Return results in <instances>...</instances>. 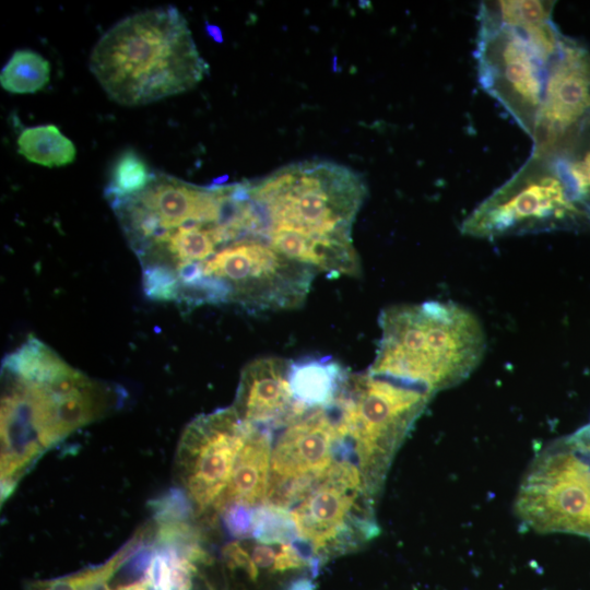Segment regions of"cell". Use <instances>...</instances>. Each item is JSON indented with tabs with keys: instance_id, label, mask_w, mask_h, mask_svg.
Instances as JSON below:
<instances>
[{
	"instance_id": "1",
	"label": "cell",
	"mask_w": 590,
	"mask_h": 590,
	"mask_svg": "<svg viewBox=\"0 0 590 590\" xmlns=\"http://www.w3.org/2000/svg\"><path fill=\"white\" fill-rule=\"evenodd\" d=\"M118 387L92 379L54 350L27 353L2 369L1 500L51 447L119 408Z\"/></svg>"
},
{
	"instance_id": "2",
	"label": "cell",
	"mask_w": 590,
	"mask_h": 590,
	"mask_svg": "<svg viewBox=\"0 0 590 590\" xmlns=\"http://www.w3.org/2000/svg\"><path fill=\"white\" fill-rule=\"evenodd\" d=\"M184 15L173 5L130 14L94 45L90 70L123 106L148 105L194 87L206 74Z\"/></svg>"
},
{
	"instance_id": "3",
	"label": "cell",
	"mask_w": 590,
	"mask_h": 590,
	"mask_svg": "<svg viewBox=\"0 0 590 590\" xmlns=\"http://www.w3.org/2000/svg\"><path fill=\"white\" fill-rule=\"evenodd\" d=\"M379 326L381 334L368 371L432 394L465 380L485 353L481 321L456 303L390 306L381 311Z\"/></svg>"
},
{
	"instance_id": "4",
	"label": "cell",
	"mask_w": 590,
	"mask_h": 590,
	"mask_svg": "<svg viewBox=\"0 0 590 590\" xmlns=\"http://www.w3.org/2000/svg\"><path fill=\"white\" fill-rule=\"evenodd\" d=\"M246 186L262 239L270 231L284 229L352 243V226L367 193L357 173L322 161L292 164Z\"/></svg>"
},
{
	"instance_id": "5",
	"label": "cell",
	"mask_w": 590,
	"mask_h": 590,
	"mask_svg": "<svg viewBox=\"0 0 590 590\" xmlns=\"http://www.w3.org/2000/svg\"><path fill=\"white\" fill-rule=\"evenodd\" d=\"M316 273L314 268L280 253L267 240L246 237L224 245L200 264L180 269L178 302L292 309L303 304Z\"/></svg>"
},
{
	"instance_id": "6",
	"label": "cell",
	"mask_w": 590,
	"mask_h": 590,
	"mask_svg": "<svg viewBox=\"0 0 590 590\" xmlns=\"http://www.w3.org/2000/svg\"><path fill=\"white\" fill-rule=\"evenodd\" d=\"M434 394L366 371L350 375L333 404L338 427L377 497L392 459Z\"/></svg>"
},
{
	"instance_id": "7",
	"label": "cell",
	"mask_w": 590,
	"mask_h": 590,
	"mask_svg": "<svg viewBox=\"0 0 590 590\" xmlns=\"http://www.w3.org/2000/svg\"><path fill=\"white\" fill-rule=\"evenodd\" d=\"M586 231H590V213L553 156L532 153L460 226L462 235L482 239Z\"/></svg>"
},
{
	"instance_id": "8",
	"label": "cell",
	"mask_w": 590,
	"mask_h": 590,
	"mask_svg": "<svg viewBox=\"0 0 590 590\" xmlns=\"http://www.w3.org/2000/svg\"><path fill=\"white\" fill-rule=\"evenodd\" d=\"M363 475L346 456H338L288 510L298 545L320 567L379 533L375 499Z\"/></svg>"
},
{
	"instance_id": "9",
	"label": "cell",
	"mask_w": 590,
	"mask_h": 590,
	"mask_svg": "<svg viewBox=\"0 0 590 590\" xmlns=\"http://www.w3.org/2000/svg\"><path fill=\"white\" fill-rule=\"evenodd\" d=\"M563 37L553 21L530 27L479 26V83L530 137L542 104L547 67Z\"/></svg>"
},
{
	"instance_id": "10",
	"label": "cell",
	"mask_w": 590,
	"mask_h": 590,
	"mask_svg": "<svg viewBox=\"0 0 590 590\" xmlns=\"http://www.w3.org/2000/svg\"><path fill=\"white\" fill-rule=\"evenodd\" d=\"M515 510L534 531L590 539V422L536 455L519 487Z\"/></svg>"
},
{
	"instance_id": "11",
	"label": "cell",
	"mask_w": 590,
	"mask_h": 590,
	"mask_svg": "<svg viewBox=\"0 0 590 590\" xmlns=\"http://www.w3.org/2000/svg\"><path fill=\"white\" fill-rule=\"evenodd\" d=\"M239 200L238 184L200 187L155 172L143 191L110 205L137 253L155 238L186 224L231 223Z\"/></svg>"
},
{
	"instance_id": "12",
	"label": "cell",
	"mask_w": 590,
	"mask_h": 590,
	"mask_svg": "<svg viewBox=\"0 0 590 590\" xmlns=\"http://www.w3.org/2000/svg\"><path fill=\"white\" fill-rule=\"evenodd\" d=\"M249 425L233 406L192 420L174 459V479L194 518L205 520L226 488Z\"/></svg>"
},
{
	"instance_id": "13",
	"label": "cell",
	"mask_w": 590,
	"mask_h": 590,
	"mask_svg": "<svg viewBox=\"0 0 590 590\" xmlns=\"http://www.w3.org/2000/svg\"><path fill=\"white\" fill-rule=\"evenodd\" d=\"M282 428L272 446L263 504L290 510L334 461L344 439L333 405L310 410Z\"/></svg>"
},
{
	"instance_id": "14",
	"label": "cell",
	"mask_w": 590,
	"mask_h": 590,
	"mask_svg": "<svg viewBox=\"0 0 590 590\" xmlns=\"http://www.w3.org/2000/svg\"><path fill=\"white\" fill-rule=\"evenodd\" d=\"M589 122L590 49L564 35L547 67L542 104L531 134V153H552Z\"/></svg>"
},
{
	"instance_id": "15",
	"label": "cell",
	"mask_w": 590,
	"mask_h": 590,
	"mask_svg": "<svg viewBox=\"0 0 590 590\" xmlns=\"http://www.w3.org/2000/svg\"><path fill=\"white\" fill-rule=\"evenodd\" d=\"M290 361L262 357L241 371L233 408L239 418L252 426L283 427L310 410L298 405L288 382Z\"/></svg>"
},
{
	"instance_id": "16",
	"label": "cell",
	"mask_w": 590,
	"mask_h": 590,
	"mask_svg": "<svg viewBox=\"0 0 590 590\" xmlns=\"http://www.w3.org/2000/svg\"><path fill=\"white\" fill-rule=\"evenodd\" d=\"M271 452L272 429L249 425V432L237 455L228 484L205 520L215 519L232 505L255 508L264 503Z\"/></svg>"
},
{
	"instance_id": "17",
	"label": "cell",
	"mask_w": 590,
	"mask_h": 590,
	"mask_svg": "<svg viewBox=\"0 0 590 590\" xmlns=\"http://www.w3.org/2000/svg\"><path fill=\"white\" fill-rule=\"evenodd\" d=\"M350 374L329 357L291 362L288 382L295 402L306 410L327 409L341 394Z\"/></svg>"
},
{
	"instance_id": "18",
	"label": "cell",
	"mask_w": 590,
	"mask_h": 590,
	"mask_svg": "<svg viewBox=\"0 0 590 590\" xmlns=\"http://www.w3.org/2000/svg\"><path fill=\"white\" fill-rule=\"evenodd\" d=\"M16 143L19 153L28 162L46 167L69 165L76 156L74 143L50 123L23 129Z\"/></svg>"
},
{
	"instance_id": "19",
	"label": "cell",
	"mask_w": 590,
	"mask_h": 590,
	"mask_svg": "<svg viewBox=\"0 0 590 590\" xmlns=\"http://www.w3.org/2000/svg\"><path fill=\"white\" fill-rule=\"evenodd\" d=\"M546 155L553 156L574 193L590 213V122Z\"/></svg>"
},
{
	"instance_id": "20",
	"label": "cell",
	"mask_w": 590,
	"mask_h": 590,
	"mask_svg": "<svg viewBox=\"0 0 590 590\" xmlns=\"http://www.w3.org/2000/svg\"><path fill=\"white\" fill-rule=\"evenodd\" d=\"M555 1L512 0L483 1L479 25L530 27L551 22Z\"/></svg>"
},
{
	"instance_id": "21",
	"label": "cell",
	"mask_w": 590,
	"mask_h": 590,
	"mask_svg": "<svg viewBox=\"0 0 590 590\" xmlns=\"http://www.w3.org/2000/svg\"><path fill=\"white\" fill-rule=\"evenodd\" d=\"M50 79V64L32 49L15 50L0 73L1 87L13 94H32L43 90Z\"/></svg>"
},
{
	"instance_id": "22",
	"label": "cell",
	"mask_w": 590,
	"mask_h": 590,
	"mask_svg": "<svg viewBox=\"0 0 590 590\" xmlns=\"http://www.w3.org/2000/svg\"><path fill=\"white\" fill-rule=\"evenodd\" d=\"M155 172L133 149L122 151L111 165L105 196L110 202L130 198L143 191Z\"/></svg>"
},
{
	"instance_id": "23",
	"label": "cell",
	"mask_w": 590,
	"mask_h": 590,
	"mask_svg": "<svg viewBox=\"0 0 590 590\" xmlns=\"http://www.w3.org/2000/svg\"><path fill=\"white\" fill-rule=\"evenodd\" d=\"M252 536L267 544H298L290 511L266 504L252 509Z\"/></svg>"
},
{
	"instance_id": "24",
	"label": "cell",
	"mask_w": 590,
	"mask_h": 590,
	"mask_svg": "<svg viewBox=\"0 0 590 590\" xmlns=\"http://www.w3.org/2000/svg\"><path fill=\"white\" fill-rule=\"evenodd\" d=\"M143 268V291L146 297L155 302H178L179 283L176 273L163 266Z\"/></svg>"
},
{
	"instance_id": "25",
	"label": "cell",
	"mask_w": 590,
	"mask_h": 590,
	"mask_svg": "<svg viewBox=\"0 0 590 590\" xmlns=\"http://www.w3.org/2000/svg\"><path fill=\"white\" fill-rule=\"evenodd\" d=\"M252 509L241 505L226 507L222 517L226 530L235 538L246 539L252 535Z\"/></svg>"
},
{
	"instance_id": "26",
	"label": "cell",
	"mask_w": 590,
	"mask_h": 590,
	"mask_svg": "<svg viewBox=\"0 0 590 590\" xmlns=\"http://www.w3.org/2000/svg\"><path fill=\"white\" fill-rule=\"evenodd\" d=\"M286 590H315V585L309 576H302L294 580Z\"/></svg>"
},
{
	"instance_id": "27",
	"label": "cell",
	"mask_w": 590,
	"mask_h": 590,
	"mask_svg": "<svg viewBox=\"0 0 590 590\" xmlns=\"http://www.w3.org/2000/svg\"><path fill=\"white\" fill-rule=\"evenodd\" d=\"M208 32L215 40L222 42V34L217 27L208 25Z\"/></svg>"
}]
</instances>
